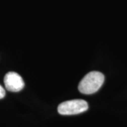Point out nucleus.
I'll list each match as a JSON object with an SVG mask.
<instances>
[{
	"instance_id": "20e7f679",
	"label": "nucleus",
	"mask_w": 127,
	"mask_h": 127,
	"mask_svg": "<svg viewBox=\"0 0 127 127\" xmlns=\"http://www.w3.org/2000/svg\"><path fill=\"white\" fill-rule=\"evenodd\" d=\"M5 95H6V92L4 88L0 85V99H2L4 97Z\"/></svg>"
},
{
	"instance_id": "7ed1b4c3",
	"label": "nucleus",
	"mask_w": 127,
	"mask_h": 127,
	"mask_svg": "<svg viewBox=\"0 0 127 127\" xmlns=\"http://www.w3.org/2000/svg\"><path fill=\"white\" fill-rule=\"evenodd\" d=\"M4 82L6 88L11 92L21 91L25 86L22 77L16 72L7 73L5 75Z\"/></svg>"
},
{
	"instance_id": "f257e3e1",
	"label": "nucleus",
	"mask_w": 127,
	"mask_h": 127,
	"mask_svg": "<svg viewBox=\"0 0 127 127\" xmlns=\"http://www.w3.org/2000/svg\"><path fill=\"white\" fill-rule=\"evenodd\" d=\"M104 76L99 71H91L83 78L78 85L79 91L85 95H91L96 93L102 86Z\"/></svg>"
},
{
	"instance_id": "f03ea898",
	"label": "nucleus",
	"mask_w": 127,
	"mask_h": 127,
	"mask_svg": "<svg viewBox=\"0 0 127 127\" xmlns=\"http://www.w3.org/2000/svg\"><path fill=\"white\" fill-rule=\"evenodd\" d=\"M88 104L83 100H72L62 102L58 106V112L62 115H74L86 112Z\"/></svg>"
}]
</instances>
